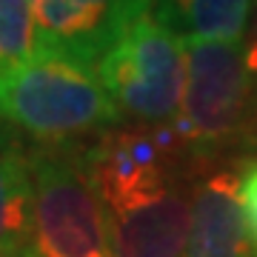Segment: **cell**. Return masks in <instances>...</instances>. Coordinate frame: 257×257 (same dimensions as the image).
<instances>
[{"mask_svg":"<svg viewBox=\"0 0 257 257\" xmlns=\"http://www.w3.org/2000/svg\"><path fill=\"white\" fill-rule=\"evenodd\" d=\"M172 138L120 132L83 157L103 209L111 257H186L192 194L183 192L169 155Z\"/></svg>","mask_w":257,"mask_h":257,"instance_id":"6da1fadb","label":"cell"},{"mask_svg":"<svg viewBox=\"0 0 257 257\" xmlns=\"http://www.w3.org/2000/svg\"><path fill=\"white\" fill-rule=\"evenodd\" d=\"M0 120L40 140H66L117 126L123 111L94 66L40 52L0 66Z\"/></svg>","mask_w":257,"mask_h":257,"instance_id":"7a4b0ae2","label":"cell"},{"mask_svg":"<svg viewBox=\"0 0 257 257\" xmlns=\"http://www.w3.org/2000/svg\"><path fill=\"white\" fill-rule=\"evenodd\" d=\"M97 74L123 114L172 126L186 92V40L146 15L100 60Z\"/></svg>","mask_w":257,"mask_h":257,"instance_id":"3957f363","label":"cell"},{"mask_svg":"<svg viewBox=\"0 0 257 257\" xmlns=\"http://www.w3.org/2000/svg\"><path fill=\"white\" fill-rule=\"evenodd\" d=\"M251 89L243 43H186V92L172 132L197 155L226 149L246 126Z\"/></svg>","mask_w":257,"mask_h":257,"instance_id":"277c9868","label":"cell"},{"mask_svg":"<svg viewBox=\"0 0 257 257\" xmlns=\"http://www.w3.org/2000/svg\"><path fill=\"white\" fill-rule=\"evenodd\" d=\"M29 169L35 189L32 257H111L100 200L83 160L37 152Z\"/></svg>","mask_w":257,"mask_h":257,"instance_id":"5b68a950","label":"cell"},{"mask_svg":"<svg viewBox=\"0 0 257 257\" xmlns=\"http://www.w3.org/2000/svg\"><path fill=\"white\" fill-rule=\"evenodd\" d=\"M29 6L43 52L94 69L140 18L152 15V0H29Z\"/></svg>","mask_w":257,"mask_h":257,"instance_id":"8992f818","label":"cell"},{"mask_svg":"<svg viewBox=\"0 0 257 257\" xmlns=\"http://www.w3.org/2000/svg\"><path fill=\"white\" fill-rule=\"evenodd\" d=\"M186 257H257V240L240 203V175L214 172L192 189Z\"/></svg>","mask_w":257,"mask_h":257,"instance_id":"52a82bcc","label":"cell"},{"mask_svg":"<svg viewBox=\"0 0 257 257\" xmlns=\"http://www.w3.org/2000/svg\"><path fill=\"white\" fill-rule=\"evenodd\" d=\"M254 0H152V15L186 43H243Z\"/></svg>","mask_w":257,"mask_h":257,"instance_id":"ba28073f","label":"cell"},{"mask_svg":"<svg viewBox=\"0 0 257 257\" xmlns=\"http://www.w3.org/2000/svg\"><path fill=\"white\" fill-rule=\"evenodd\" d=\"M35 189L18 149H0V257H32Z\"/></svg>","mask_w":257,"mask_h":257,"instance_id":"9c48e42d","label":"cell"},{"mask_svg":"<svg viewBox=\"0 0 257 257\" xmlns=\"http://www.w3.org/2000/svg\"><path fill=\"white\" fill-rule=\"evenodd\" d=\"M40 52L43 49L29 0H0V66L20 63Z\"/></svg>","mask_w":257,"mask_h":257,"instance_id":"30bf717a","label":"cell"},{"mask_svg":"<svg viewBox=\"0 0 257 257\" xmlns=\"http://www.w3.org/2000/svg\"><path fill=\"white\" fill-rule=\"evenodd\" d=\"M240 203H243V214H246L248 229L257 240V160L240 172Z\"/></svg>","mask_w":257,"mask_h":257,"instance_id":"8fae6325","label":"cell"},{"mask_svg":"<svg viewBox=\"0 0 257 257\" xmlns=\"http://www.w3.org/2000/svg\"><path fill=\"white\" fill-rule=\"evenodd\" d=\"M243 55H246L248 74L257 80V15H254V20H251V29H248L246 43H243Z\"/></svg>","mask_w":257,"mask_h":257,"instance_id":"7c38bea8","label":"cell"}]
</instances>
